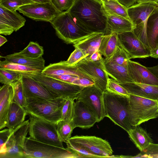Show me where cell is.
<instances>
[{
	"instance_id": "cell-1",
	"label": "cell",
	"mask_w": 158,
	"mask_h": 158,
	"mask_svg": "<svg viewBox=\"0 0 158 158\" xmlns=\"http://www.w3.org/2000/svg\"><path fill=\"white\" fill-rule=\"evenodd\" d=\"M67 11L90 32L107 34V15L100 0H74Z\"/></svg>"
},
{
	"instance_id": "cell-2",
	"label": "cell",
	"mask_w": 158,
	"mask_h": 158,
	"mask_svg": "<svg viewBox=\"0 0 158 158\" xmlns=\"http://www.w3.org/2000/svg\"><path fill=\"white\" fill-rule=\"evenodd\" d=\"M57 37L67 44H74L91 34L67 11H63L50 22Z\"/></svg>"
},
{
	"instance_id": "cell-3",
	"label": "cell",
	"mask_w": 158,
	"mask_h": 158,
	"mask_svg": "<svg viewBox=\"0 0 158 158\" xmlns=\"http://www.w3.org/2000/svg\"><path fill=\"white\" fill-rule=\"evenodd\" d=\"M106 116L127 132L132 127L130 123L129 98L108 91L104 92Z\"/></svg>"
},
{
	"instance_id": "cell-4",
	"label": "cell",
	"mask_w": 158,
	"mask_h": 158,
	"mask_svg": "<svg viewBox=\"0 0 158 158\" xmlns=\"http://www.w3.org/2000/svg\"><path fill=\"white\" fill-rule=\"evenodd\" d=\"M66 98L52 99L26 98L24 108L27 115H31L56 124L61 120L62 109Z\"/></svg>"
},
{
	"instance_id": "cell-5",
	"label": "cell",
	"mask_w": 158,
	"mask_h": 158,
	"mask_svg": "<svg viewBox=\"0 0 158 158\" xmlns=\"http://www.w3.org/2000/svg\"><path fill=\"white\" fill-rule=\"evenodd\" d=\"M130 122L132 127L158 117V101L130 94Z\"/></svg>"
},
{
	"instance_id": "cell-6",
	"label": "cell",
	"mask_w": 158,
	"mask_h": 158,
	"mask_svg": "<svg viewBox=\"0 0 158 158\" xmlns=\"http://www.w3.org/2000/svg\"><path fill=\"white\" fill-rule=\"evenodd\" d=\"M29 137L40 142L64 148L55 124L29 114Z\"/></svg>"
},
{
	"instance_id": "cell-7",
	"label": "cell",
	"mask_w": 158,
	"mask_h": 158,
	"mask_svg": "<svg viewBox=\"0 0 158 158\" xmlns=\"http://www.w3.org/2000/svg\"><path fill=\"white\" fill-rule=\"evenodd\" d=\"M25 158H79L70 149L26 138L24 147Z\"/></svg>"
},
{
	"instance_id": "cell-8",
	"label": "cell",
	"mask_w": 158,
	"mask_h": 158,
	"mask_svg": "<svg viewBox=\"0 0 158 158\" xmlns=\"http://www.w3.org/2000/svg\"><path fill=\"white\" fill-rule=\"evenodd\" d=\"M157 6L150 3H137L127 8L134 26L133 32L150 51L146 35L147 23L149 16Z\"/></svg>"
},
{
	"instance_id": "cell-9",
	"label": "cell",
	"mask_w": 158,
	"mask_h": 158,
	"mask_svg": "<svg viewBox=\"0 0 158 158\" xmlns=\"http://www.w3.org/2000/svg\"><path fill=\"white\" fill-rule=\"evenodd\" d=\"M32 77L52 93L64 98H75L84 87L68 83L40 73Z\"/></svg>"
},
{
	"instance_id": "cell-10",
	"label": "cell",
	"mask_w": 158,
	"mask_h": 158,
	"mask_svg": "<svg viewBox=\"0 0 158 158\" xmlns=\"http://www.w3.org/2000/svg\"><path fill=\"white\" fill-rule=\"evenodd\" d=\"M104 92L95 85L84 87L75 100L83 103L94 114L99 122L106 117Z\"/></svg>"
},
{
	"instance_id": "cell-11",
	"label": "cell",
	"mask_w": 158,
	"mask_h": 158,
	"mask_svg": "<svg viewBox=\"0 0 158 158\" xmlns=\"http://www.w3.org/2000/svg\"><path fill=\"white\" fill-rule=\"evenodd\" d=\"M29 119L25 121L14 129L8 140L0 158H25L24 147L28 132Z\"/></svg>"
},
{
	"instance_id": "cell-12",
	"label": "cell",
	"mask_w": 158,
	"mask_h": 158,
	"mask_svg": "<svg viewBox=\"0 0 158 158\" xmlns=\"http://www.w3.org/2000/svg\"><path fill=\"white\" fill-rule=\"evenodd\" d=\"M77 144L99 158L119 157L112 155L113 151L106 140L94 136H77L71 137L68 140Z\"/></svg>"
},
{
	"instance_id": "cell-13",
	"label": "cell",
	"mask_w": 158,
	"mask_h": 158,
	"mask_svg": "<svg viewBox=\"0 0 158 158\" xmlns=\"http://www.w3.org/2000/svg\"><path fill=\"white\" fill-rule=\"evenodd\" d=\"M17 10L36 21L49 22L63 12L57 9L51 2L26 5L19 7Z\"/></svg>"
},
{
	"instance_id": "cell-14",
	"label": "cell",
	"mask_w": 158,
	"mask_h": 158,
	"mask_svg": "<svg viewBox=\"0 0 158 158\" xmlns=\"http://www.w3.org/2000/svg\"><path fill=\"white\" fill-rule=\"evenodd\" d=\"M75 65L93 80L95 86L104 92L106 91L109 78L105 70L103 58L99 61L94 62L85 58Z\"/></svg>"
},
{
	"instance_id": "cell-15",
	"label": "cell",
	"mask_w": 158,
	"mask_h": 158,
	"mask_svg": "<svg viewBox=\"0 0 158 158\" xmlns=\"http://www.w3.org/2000/svg\"><path fill=\"white\" fill-rule=\"evenodd\" d=\"M118 36L119 45L125 51L130 59L150 56V50L146 48L133 31L118 34Z\"/></svg>"
},
{
	"instance_id": "cell-16",
	"label": "cell",
	"mask_w": 158,
	"mask_h": 158,
	"mask_svg": "<svg viewBox=\"0 0 158 158\" xmlns=\"http://www.w3.org/2000/svg\"><path fill=\"white\" fill-rule=\"evenodd\" d=\"M22 80L26 98L52 99L59 98L32 77L22 76Z\"/></svg>"
},
{
	"instance_id": "cell-17",
	"label": "cell",
	"mask_w": 158,
	"mask_h": 158,
	"mask_svg": "<svg viewBox=\"0 0 158 158\" xmlns=\"http://www.w3.org/2000/svg\"><path fill=\"white\" fill-rule=\"evenodd\" d=\"M127 68L128 74L134 82L158 85V79L147 67L129 60Z\"/></svg>"
},
{
	"instance_id": "cell-18",
	"label": "cell",
	"mask_w": 158,
	"mask_h": 158,
	"mask_svg": "<svg viewBox=\"0 0 158 158\" xmlns=\"http://www.w3.org/2000/svg\"><path fill=\"white\" fill-rule=\"evenodd\" d=\"M74 128H89L98 122L94 113L82 102L76 100L74 102L73 118Z\"/></svg>"
},
{
	"instance_id": "cell-19",
	"label": "cell",
	"mask_w": 158,
	"mask_h": 158,
	"mask_svg": "<svg viewBox=\"0 0 158 158\" xmlns=\"http://www.w3.org/2000/svg\"><path fill=\"white\" fill-rule=\"evenodd\" d=\"M41 73L48 76L68 74L77 76L80 77H90L76 65H68L65 61L51 64L45 67Z\"/></svg>"
},
{
	"instance_id": "cell-20",
	"label": "cell",
	"mask_w": 158,
	"mask_h": 158,
	"mask_svg": "<svg viewBox=\"0 0 158 158\" xmlns=\"http://www.w3.org/2000/svg\"><path fill=\"white\" fill-rule=\"evenodd\" d=\"M118 83L129 94L151 99H158V85L135 82Z\"/></svg>"
},
{
	"instance_id": "cell-21",
	"label": "cell",
	"mask_w": 158,
	"mask_h": 158,
	"mask_svg": "<svg viewBox=\"0 0 158 158\" xmlns=\"http://www.w3.org/2000/svg\"><path fill=\"white\" fill-rule=\"evenodd\" d=\"M14 89L11 84H6L0 88V129L6 127L7 117L13 101Z\"/></svg>"
},
{
	"instance_id": "cell-22",
	"label": "cell",
	"mask_w": 158,
	"mask_h": 158,
	"mask_svg": "<svg viewBox=\"0 0 158 158\" xmlns=\"http://www.w3.org/2000/svg\"><path fill=\"white\" fill-rule=\"evenodd\" d=\"M102 33H94L73 44L76 48L81 49L86 56L89 57L93 53L98 50L104 35Z\"/></svg>"
},
{
	"instance_id": "cell-23",
	"label": "cell",
	"mask_w": 158,
	"mask_h": 158,
	"mask_svg": "<svg viewBox=\"0 0 158 158\" xmlns=\"http://www.w3.org/2000/svg\"><path fill=\"white\" fill-rule=\"evenodd\" d=\"M107 34L133 31L134 26L130 19L116 15H107Z\"/></svg>"
},
{
	"instance_id": "cell-24",
	"label": "cell",
	"mask_w": 158,
	"mask_h": 158,
	"mask_svg": "<svg viewBox=\"0 0 158 158\" xmlns=\"http://www.w3.org/2000/svg\"><path fill=\"white\" fill-rule=\"evenodd\" d=\"M130 140L140 152L145 151L153 141L147 131L139 126L133 127L127 132Z\"/></svg>"
},
{
	"instance_id": "cell-25",
	"label": "cell",
	"mask_w": 158,
	"mask_h": 158,
	"mask_svg": "<svg viewBox=\"0 0 158 158\" xmlns=\"http://www.w3.org/2000/svg\"><path fill=\"white\" fill-rule=\"evenodd\" d=\"M146 35L151 50L158 45V7L148 17L146 25Z\"/></svg>"
},
{
	"instance_id": "cell-26",
	"label": "cell",
	"mask_w": 158,
	"mask_h": 158,
	"mask_svg": "<svg viewBox=\"0 0 158 158\" xmlns=\"http://www.w3.org/2000/svg\"><path fill=\"white\" fill-rule=\"evenodd\" d=\"M2 57L6 61L23 65L42 71L45 67V60L42 56L38 58H32L20 54L19 52H15Z\"/></svg>"
},
{
	"instance_id": "cell-27",
	"label": "cell",
	"mask_w": 158,
	"mask_h": 158,
	"mask_svg": "<svg viewBox=\"0 0 158 158\" xmlns=\"http://www.w3.org/2000/svg\"><path fill=\"white\" fill-rule=\"evenodd\" d=\"M27 115L24 108L13 101L7 115L6 127L14 129L24 122Z\"/></svg>"
},
{
	"instance_id": "cell-28",
	"label": "cell",
	"mask_w": 158,
	"mask_h": 158,
	"mask_svg": "<svg viewBox=\"0 0 158 158\" xmlns=\"http://www.w3.org/2000/svg\"><path fill=\"white\" fill-rule=\"evenodd\" d=\"M103 63L108 75L118 83L134 82L128 74L127 67L110 64L104 60Z\"/></svg>"
},
{
	"instance_id": "cell-29",
	"label": "cell",
	"mask_w": 158,
	"mask_h": 158,
	"mask_svg": "<svg viewBox=\"0 0 158 158\" xmlns=\"http://www.w3.org/2000/svg\"><path fill=\"white\" fill-rule=\"evenodd\" d=\"M0 19H2L17 31L23 27L26 22V19L16 11H13L0 5Z\"/></svg>"
},
{
	"instance_id": "cell-30",
	"label": "cell",
	"mask_w": 158,
	"mask_h": 158,
	"mask_svg": "<svg viewBox=\"0 0 158 158\" xmlns=\"http://www.w3.org/2000/svg\"><path fill=\"white\" fill-rule=\"evenodd\" d=\"M119 45L118 34L112 33L105 34L101 40L98 51L106 59L109 58Z\"/></svg>"
},
{
	"instance_id": "cell-31",
	"label": "cell",
	"mask_w": 158,
	"mask_h": 158,
	"mask_svg": "<svg viewBox=\"0 0 158 158\" xmlns=\"http://www.w3.org/2000/svg\"><path fill=\"white\" fill-rule=\"evenodd\" d=\"M0 68L12 71L23 76L31 77L42 71L40 70L5 60L0 61Z\"/></svg>"
},
{
	"instance_id": "cell-32",
	"label": "cell",
	"mask_w": 158,
	"mask_h": 158,
	"mask_svg": "<svg viewBox=\"0 0 158 158\" xmlns=\"http://www.w3.org/2000/svg\"><path fill=\"white\" fill-rule=\"evenodd\" d=\"M102 2L105 13L107 15H119L130 19L127 9L118 0H100Z\"/></svg>"
},
{
	"instance_id": "cell-33",
	"label": "cell",
	"mask_w": 158,
	"mask_h": 158,
	"mask_svg": "<svg viewBox=\"0 0 158 158\" xmlns=\"http://www.w3.org/2000/svg\"><path fill=\"white\" fill-rule=\"evenodd\" d=\"M58 134L60 140L66 143L71 137L75 128L73 120H60L56 124Z\"/></svg>"
},
{
	"instance_id": "cell-34",
	"label": "cell",
	"mask_w": 158,
	"mask_h": 158,
	"mask_svg": "<svg viewBox=\"0 0 158 158\" xmlns=\"http://www.w3.org/2000/svg\"><path fill=\"white\" fill-rule=\"evenodd\" d=\"M130 59L125 51L118 45L112 56L109 59H103V60L110 64L127 67L128 61Z\"/></svg>"
},
{
	"instance_id": "cell-35",
	"label": "cell",
	"mask_w": 158,
	"mask_h": 158,
	"mask_svg": "<svg viewBox=\"0 0 158 158\" xmlns=\"http://www.w3.org/2000/svg\"><path fill=\"white\" fill-rule=\"evenodd\" d=\"M11 85L14 89L13 101L20 106L25 108L27 106V102L24 94L22 77Z\"/></svg>"
},
{
	"instance_id": "cell-36",
	"label": "cell",
	"mask_w": 158,
	"mask_h": 158,
	"mask_svg": "<svg viewBox=\"0 0 158 158\" xmlns=\"http://www.w3.org/2000/svg\"><path fill=\"white\" fill-rule=\"evenodd\" d=\"M19 53L21 55L32 58H38L44 54L43 47L38 43L31 41L27 46Z\"/></svg>"
},
{
	"instance_id": "cell-37",
	"label": "cell",
	"mask_w": 158,
	"mask_h": 158,
	"mask_svg": "<svg viewBox=\"0 0 158 158\" xmlns=\"http://www.w3.org/2000/svg\"><path fill=\"white\" fill-rule=\"evenodd\" d=\"M22 77V75L14 72L0 68V82L2 84H11Z\"/></svg>"
},
{
	"instance_id": "cell-38",
	"label": "cell",
	"mask_w": 158,
	"mask_h": 158,
	"mask_svg": "<svg viewBox=\"0 0 158 158\" xmlns=\"http://www.w3.org/2000/svg\"><path fill=\"white\" fill-rule=\"evenodd\" d=\"M67 148L77 154L80 158H99L83 147L67 141L66 143Z\"/></svg>"
},
{
	"instance_id": "cell-39",
	"label": "cell",
	"mask_w": 158,
	"mask_h": 158,
	"mask_svg": "<svg viewBox=\"0 0 158 158\" xmlns=\"http://www.w3.org/2000/svg\"><path fill=\"white\" fill-rule=\"evenodd\" d=\"M75 99L73 98L65 99L62 109V116L61 120H73L74 114V102Z\"/></svg>"
},
{
	"instance_id": "cell-40",
	"label": "cell",
	"mask_w": 158,
	"mask_h": 158,
	"mask_svg": "<svg viewBox=\"0 0 158 158\" xmlns=\"http://www.w3.org/2000/svg\"><path fill=\"white\" fill-rule=\"evenodd\" d=\"M106 91L127 98L130 96V94L124 88L114 80L110 78L107 81Z\"/></svg>"
},
{
	"instance_id": "cell-41",
	"label": "cell",
	"mask_w": 158,
	"mask_h": 158,
	"mask_svg": "<svg viewBox=\"0 0 158 158\" xmlns=\"http://www.w3.org/2000/svg\"><path fill=\"white\" fill-rule=\"evenodd\" d=\"M34 3L32 0H0V5L13 11L17 10L23 6Z\"/></svg>"
},
{
	"instance_id": "cell-42",
	"label": "cell",
	"mask_w": 158,
	"mask_h": 158,
	"mask_svg": "<svg viewBox=\"0 0 158 158\" xmlns=\"http://www.w3.org/2000/svg\"><path fill=\"white\" fill-rule=\"evenodd\" d=\"M85 58L86 56L82 51L79 48H76L67 60L65 61L66 63L69 65L74 66Z\"/></svg>"
},
{
	"instance_id": "cell-43",
	"label": "cell",
	"mask_w": 158,
	"mask_h": 158,
	"mask_svg": "<svg viewBox=\"0 0 158 158\" xmlns=\"http://www.w3.org/2000/svg\"><path fill=\"white\" fill-rule=\"evenodd\" d=\"M49 77L68 83L81 86V78H83L80 77L75 75L68 74L53 75Z\"/></svg>"
},
{
	"instance_id": "cell-44",
	"label": "cell",
	"mask_w": 158,
	"mask_h": 158,
	"mask_svg": "<svg viewBox=\"0 0 158 158\" xmlns=\"http://www.w3.org/2000/svg\"><path fill=\"white\" fill-rule=\"evenodd\" d=\"M14 129H5L0 132V154L4 152L6 143Z\"/></svg>"
},
{
	"instance_id": "cell-45",
	"label": "cell",
	"mask_w": 158,
	"mask_h": 158,
	"mask_svg": "<svg viewBox=\"0 0 158 158\" xmlns=\"http://www.w3.org/2000/svg\"><path fill=\"white\" fill-rule=\"evenodd\" d=\"M74 0H51V2L56 8L61 11H67L72 6Z\"/></svg>"
},
{
	"instance_id": "cell-46",
	"label": "cell",
	"mask_w": 158,
	"mask_h": 158,
	"mask_svg": "<svg viewBox=\"0 0 158 158\" xmlns=\"http://www.w3.org/2000/svg\"><path fill=\"white\" fill-rule=\"evenodd\" d=\"M14 31L13 28L4 20L0 19V34L10 35Z\"/></svg>"
},
{
	"instance_id": "cell-47",
	"label": "cell",
	"mask_w": 158,
	"mask_h": 158,
	"mask_svg": "<svg viewBox=\"0 0 158 158\" xmlns=\"http://www.w3.org/2000/svg\"><path fill=\"white\" fill-rule=\"evenodd\" d=\"M102 55L98 50L94 52L89 57L85 58L91 61L96 62L101 60L103 59Z\"/></svg>"
},
{
	"instance_id": "cell-48",
	"label": "cell",
	"mask_w": 158,
	"mask_h": 158,
	"mask_svg": "<svg viewBox=\"0 0 158 158\" xmlns=\"http://www.w3.org/2000/svg\"><path fill=\"white\" fill-rule=\"evenodd\" d=\"M137 0H118V2L127 9L135 4Z\"/></svg>"
},
{
	"instance_id": "cell-49",
	"label": "cell",
	"mask_w": 158,
	"mask_h": 158,
	"mask_svg": "<svg viewBox=\"0 0 158 158\" xmlns=\"http://www.w3.org/2000/svg\"><path fill=\"white\" fill-rule=\"evenodd\" d=\"M147 68L158 79V64L152 67Z\"/></svg>"
},
{
	"instance_id": "cell-50",
	"label": "cell",
	"mask_w": 158,
	"mask_h": 158,
	"mask_svg": "<svg viewBox=\"0 0 158 158\" xmlns=\"http://www.w3.org/2000/svg\"><path fill=\"white\" fill-rule=\"evenodd\" d=\"M150 56L155 58H158V45L150 51Z\"/></svg>"
},
{
	"instance_id": "cell-51",
	"label": "cell",
	"mask_w": 158,
	"mask_h": 158,
	"mask_svg": "<svg viewBox=\"0 0 158 158\" xmlns=\"http://www.w3.org/2000/svg\"><path fill=\"white\" fill-rule=\"evenodd\" d=\"M158 0H137L138 3H150L156 5Z\"/></svg>"
},
{
	"instance_id": "cell-52",
	"label": "cell",
	"mask_w": 158,
	"mask_h": 158,
	"mask_svg": "<svg viewBox=\"0 0 158 158\" xmlns=\"http://www.w3.org/2000/svg\"><path fill=\"white\" fill-rule=\"evenodd\" d=\"M7 41L5 37L1 35H0V46H2Z\"/></svg>"
},
{
	"instance_id": "cell-53",
	"label": "cell",
	"mask_w": 158,
	"mask_h": 158,
	"mask_svg": "<svg viewBox=\"0 0 158 158\" xmlns=\"http://www.w3.org/2000/svg\"><path fill=\"white\" fill-rule=\"evenodd\" d=\"M35 2L45 3L51 2V0H32Z\"/></svg>"
},
{
	"instance_id": "cell-54",
	"label": "cell",
	"mask_w": 158,
	"mask_h": 158,
	"mask_svg": "<svg viewBox=\"0 0 158 158\" xmlns=\"http://www.w3.org/2000/svg\"><path fill=\"white\" fill-rule=\"evenodd\" d=\"M156 6L158 7V1L156 3Z\"/></svg>"
},
{
	"instance_id": "cell-55",
	"label": "cell",
	"mask_w": 158,
	"mask_h": 158,
	"mask_svg": "<svg viewBox=\"0 0 158 158\" xmlns=\"http://www.w3.org/2000/svg\"><path fill=\"white\" fill-rule=\"evenodd\" d=\"M156 100H157L158 101V99H157Z\"/></svg>"
},
{
	"instance_id": "cell-56",
	"label": "cell",
	"mask_w": 158,
	"mask_h": 158,
	"mask_svg": "<svg viewBox=\"0 0 158 158\" xmlns=\"http://www.w3.org/2000/svg\"></svg>"
}]
</instances>
